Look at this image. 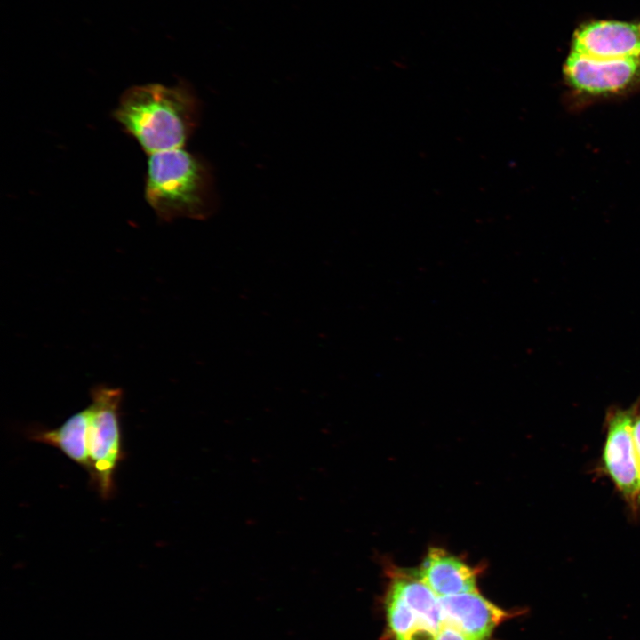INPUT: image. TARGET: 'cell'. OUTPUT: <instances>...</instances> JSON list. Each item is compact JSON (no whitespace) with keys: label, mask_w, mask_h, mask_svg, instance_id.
<instances>
[{"label":"cell","mask_w":640,"mask_h":640,"mask_svg":"<svg viewBox=\"0 0 640 640\" xmlns=\"http://www.w3.org/2000/svg\"><path fill=\"white\" fill-rule=\"evenodd\" d=\"M123 391L99 385L91 391V403L60 426L37 429L30 439L59 449L89 475L102 499L115 492V474L124 456L120 408Z\"/></svg>","instance_id":"cell-1"},{"label":"cell","mask_w":640,"mask_h":640,"mask_svg":"<svg viewBox=\"0 0 640 640\" xmlns=\"http://www.w3.org/2000/svg\"><path fill=\"white\" fill-rule=\"evenodd\" d=\"M198 101L185 82L128 88L113 112L124 131L148 154L181 148L196 126Z\"/></svg>","instance_id":"cell-2"},{"label":"cell","mask_w":640,"mask_h":640,"mask_svg":"<svg viewBox=\"0 0 640 640\" xmlns=\"http://www.w3.org/2000/svg\"><path fill=\"white\" fill-rule=\"evenodd\" d=\"M145 198L165 221L178 217L205 219L213 203L206 164L182 148L148 155Z\"/></svg>","instance_id":"cell-3"},{"label":"cell","mask_w":640,"mask_h":640,"mask_svg":"<svg viewBox=\"0 0 640 640\" xmlns=\"http://www.w3.org/2000/svg\"><path fill=\"white\" fill-rule=\"evenodd\" d=\"M564 76L570 95L581 103L626 96L640 91V54L593 59L571 52Z\"/></svg>","instance_id":"cell-4"},{"label":"cell","mask_w":640,"mask_h":640,"mask_svg":"<svg viewBox=\"0 0 640 640\" xmlns=\"http://www.w3.org/2000/svg\"><path fill=\"white\" fill-rule=\"evenodd\" d=\"M634 407H611L605 416L599 470L634 515L640 513V479L632 441Z\"/></svg>","instance_id":"cell-5"},{"label":"cell","mask_w":640,"mask_h":640,"mask_svg":"<svg viewBox=\"0 0 640 640\" xmlns=\"http://www.w3.org/2000/svg\"><path fill=\"white\" fill-rule=\"evenodd\" d=\"M572 52L593 59L640 54V22L596 21L579 29Z\"/></svg>","instance_id":"cell-6"},{"label":"cell","mask_w":640,"mask_h":640,"mask_svg":"<svg viewBox=\"0 0 640 640\" xmlns=\"http://www.w3.org/2000/svg\"><path fill=\"white\" fill-rule=\"evenodd\" d=\"M444 623L476 640H487L493 629L511 614L477 591L439 597Z\"/></svg>","instance_id":"cell-7"},{"label":"cell","mask_w":640,"mask_h":640,"mask_svg":"<svg viewBox=\"0 0 640 640\" xmlns=\"http://www.w3.org/2000/svg\"><path fill=\"white\" fill-rule=\"evenodd\" d=\"M438 597L476 590V571L446 550L430 548L418 571Z\"/></svg>","instance_id":"cell-8"},{"label":"cell","mask_w":640,"mask_h":640,"mask_svg":"<svg viewBox=\"0 0 640 640\" xmlns=\"http://www.w3.org/2000/svg\"><path fill=\"white\" fill-rule=\"evenodd\" d=\"M390 584L404 597L419 619L436 632L444 624L439 597L420 579L418 571L393 568Z\"/></svg>","instance_id":"cell-9"},{"label":"cell","mask_w":640,"mask_h":640,"mask_svg":"<svg viewBox=\"0 0 640 640\" xmlns=\"http://www.w3.org/2000/svg\"><path fill=\"white\" fill-rule=\"evenodd\" d=\"M385 604L388 625L396 640L404 639L422 622L402 595L391 585L386 596Z\"/></svg>","instance_id":"cell-10"},{"label":"cell","mask_w":640,"mask_h":640,"mask_svg":"<svg viewBox=\"0 0 640 640\" xmlns=\"http://www.w3.org/2000/svg\"><path fill=\"white\" fill-rule=\"evenodd\" d=\"M634 415L632 421V441L635 452V458L636 461L639 479H640V399H638L634 404Z\"/></svg>","instance_id":"cell-11"},{"label":"cell","mask_w":640,"mask_h":640,"mask_svg":"<svg viewBox=\"0 0 640 640\" xmlns=\"http://www.w3.org/2000/svg\"><path fill=\"white\" fill-rule=\"evenodd\" d=\"M435 630L423 622H420L402 640H436Z\"/></svg>","instance_id":"cell-12"},{"label":"cell","mask_w":640,"mask_h":640,"mask_svg":"<svg viewBox=\"0 0 640 640\" xmlns=\"http://www.w3.org/2000/svg\"><path fill=\"white\" fill-rule=\"evenodd\" d=\"M436 640H476L465 635L453 626L444 623L436 634Z\"/></svg>","instance_id":"cell-13"}]
</instances>
